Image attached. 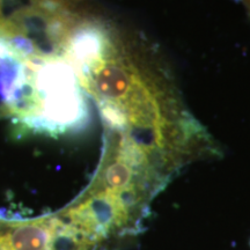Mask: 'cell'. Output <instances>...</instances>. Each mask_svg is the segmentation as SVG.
<instances>
[{
	"instance_id": "obj_1",
	"label": "cell",
	"mask_w": 250,
	"mask_h": 250,
	"mask_svg": "<svg viewBox=\"0 0 250 250\" xmlns=\"http://www.w3.org/2000/svg\"><path fill=\"white\" fill-rule=\"evenodd\" d=\"M0 250H98L61 212L34 219L0 217Z\"/></svg>"
}]
</instances>
